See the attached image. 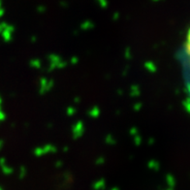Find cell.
Segmentation results:
<instances>
[{"label":"cell","instance_id":"1","mask_svg":"<svg viewBox=\"0 0 190 190\" xmlns=\"http://www.w3.org/2000/svg\"><path fill=\"white\" fill-rule=\"evenodd\" d=\"M176 59L182 66V78L184 80V91L186 96L189 95V30L186 32V38L182 46L176 51Z\"/></svg>","mask_w":190,"mask_h":190},{"label":"cell","instance_id":"2","mask_svg":"<svg viewBox=\"0 0 190 190\" xmlns=\"http://www.w3.org/2000/svg\"><path fill=\"white\" fill-rule=\"evenodd\" d=\"M57 150H57V147L55 145L46 144L43 146L36 147V149H34L33 154L36 157H42L43 155L49 154V153H55V152H57Z\"/></svg>","mask_w":190,"mask_h":190},{"label":"cell","instance_id":"3","mask_svg":"<svg viewBox=\"0 0 190 190\" xmlns=\"http://www.w3.org/2000/svg\"><path fill=\"white\" fill-rule=\"evenodd\" d=\"M55 86V81L52 79H47L45 77L40 79V87H39V94L46 95L49 93Z\"/></svg>","mask_w":190,"mask_h":190},{"label":"cell","instance_id":"4","mask_svg":"<svg viewBox=\"0 0 190 190\" xmlns=\"http://www.w3.org/2000/svg\"><path fill=\"white\" fill-rule=\"evenodd\" d=\"M86 132V126L83 120H78L75 124L72 126V137L74 140H79L83 136Z\"/></svg>","mask_w":190,"mask_h":190},{"label":"cell","instance_id":"5","mask_svg":"<svg viewBox=\"0 0 190 190\" xmlns=\"http://www.w3.org/2000/svg\"><path fill=\"white\" fill-rule=\"evenodd\" d=\"M61 59H63V58L60 55H57L55 54H51L47 56V60H49V68H47V72H52L54 70H55L57 67V64H58Z\"/></svg>","mask_w":190,"mask_h":190},{"label":"cell","instance_id":"6","mask_svg":"<svg viewBox=\"0 0 190 190\" xmlns=\"http://www.w3.org/2000/svg\"><path fill=\"white\" fill-rule=\"evenodd\" d=\"M15 32V26L13 25H7L6 28H5L2 32L1 35L3 37V39L5 42H10L13 40V35Z\"/></svg>","mask_w":190,"mask_h":190},{"label":"cell","instance_id":"7","mask_svg":"<svg viewBox=\"0 0 190 190\" xmlns=\"http://www.w3.org/2000/svg\"><path fill=\"white\" fill-rule=\"evenodd\" d=\"M100 114H101V110L98 106H93L92 108H90L88 110L87 114L91 118H98L100 117Z\"/></svg>","mask_w":190,"mask_h":190},{"label":"cell","instance_id":"8","mask_svg":"<svg viewBox=\"0 0 190 190\" xmlns=\"http://www.w3.org/2000/svg\"><path fill=\"white\" fill-rule=\"evenodd\" d=\"M144 67H145V69L147 71V72H150V73H156L157 72V66L154 62H152V61H146L144 63Z\"/></svg>","mask_w":190,"mask_h":190},{"label":"cell","instance_id":"9","mask_svg":"<svg viewBox=\"0 0 190 190\" xmlns=\"http://www.w3.org/2000/svg\"><path fill=\"white\" fill-rule=\"evenodd\" d=\"M5 158H1V160H0V163H1V167H2V170L4 172V174H6V175H11V174L14 173V169L12 167L8 166L6 163H5Z\"/></svg>","mask_w":190,"mask_h":190},{"label":"cell","instance_id":"10","mask_svg":"<svg viewBox=\"0 0 190 190\" xmlns=\"http://www.w3.org/2000/svg\"><path fill=\"white\" fill-rule=\"evenodd\" d=\"M130 96L131 97H139L141 95V88L138 84H133L131 87H130Z\"/></svg>","mask_w":190,"mask_h":190},{"label":"cell","instance_id":"11","mask_svg":"<svg viewBox=\"0 0 190 190\" xmlns=\"http://www.w3.org/2000/svg\"><path fill=\"white\" fill-rule=\"evenodd\" d=\"M147 167H149L150 170L157 172V171L160 170V163L158 162L156 159H151V160H150L149 162H147Z\"/></svg>","mask_w":190,"mask_h":190},{"label":"cell","instance_id":"12","mask_svg":"<svg viewBox=\"0 0 190 190\" xmlns=\"http://www.w3.org/2000/svg\"><path fill=\"white\" fill-rule=\"evenodd\" d=\"M93 189L94 190H101V189H104L106 187V181H105V179H99V181H96L94 183H93Z\"/></svg>","mask_w":190,"mask_h":190},{"label":"cell","instance_id":"13","mask_svg":"<svg viewBox=\"0 0 190 190\" xmlns=\"http://www.w3.org/2000/svg\"><path fill=\"white\" fill-rule=\"evenodd\" d=\"M104 142H105V144L109 145V146H114L117 144V140H115L113 134H107L106 136H105Z\"/></svg>","mask_w":190,"mask_h":190},{"label":"cell","instance_id":"14","mask_svg":"<svg viewBox=\"0 0 190 190\" xmlns=\"http://www.w3.org/2000/svg\"><path fill=\"white\" fill-rule=\"evenodd\" d=\"M166 181H167V184L169 185V187H172L174 188L176 185V178L174 177L172 174H167L166 175Z\"/></svg>","mask_w":190,"mask_h":190},{"label":"cell","instance_id":"15","mask_svg":"<svg viewBox=\"0 0 190 190\" xmlns=\"http://www.w3.org/2000/svg\"><path fill=\"white\" fill-rule=\"evenodd\" d=\"M29 66L35 69H40L42 67V61L39 58H32L29 61Z\"/></svg>","mask_w":190,"mask_h":190},{"label":"cell","instance_id":"16","mask_svg":"<svg viewBox=\"0 0 190 190\" xmlns=\"http://www.w3.org/2000/svg\"><path fill=\"white\" fill-rule=\"evenodd\" d=\"M94 27V23L90 20H86V22H83L82 24H81V29L84 30V31H87L89 29H92Z\"/></svg>","mask_w":190,"mask_h":190},{"label":"cell","instance_id":"17","mask_svg":"<svg viewBox=\"0 0 190 190\" xmlns=\"http://www.w3.org/2000/svg\"><path fill=\"white\" fill-rule=\"evenodd\" d=\"M182 108L184 109L186 113H189L190 111V101H189V97L186 96V98L182 101Z\"/></svg>","mask_w":190,"mask_h":190},{"label":"cell","instance_id":"18","mask_svg":"<svg viewBox=\"0 0 190 190\" xmlns=\"http://www.w3.org/2000/svg\"><path fill=\"white\" fill-rule=\"evenodd\" d=\"M124 56H125V58L127 60H131L132 59V56H133V55H132L131 47H126L125 51H124Z\"/></svg>","mask_w":190,"mask_h":190},{"label":"cell","instance_id":"19","mask_svg":"<svg viewBox=\"0 0 190 190\" xmlns=\"http://www.w3.org/2000/svg\"><path fill=\"white\" fill-rule=\"evenodd\" d=\"M26 174H27V169L25 168V166H20L19 167V178H23L25 176H26Z\"/></svg>","mask_w":190,"mask_h":190},{"label":"cell","instance_id":"20","mask_svg":"<svg viewBox=\"0 0 190 190\" xmlns=\"http://www.w3.org/2000/svg\"><path fill=\"white\" fill-rule=\"evenodd\" d=\"M133 142H134V144H135L137 146H139L142 144V136H141L140 134L134 136V137H133Z\"/></svg>","mask_w":190,"mask_h":190},{"label":"cell","instance_id":"21","mask_svg":"<svg viewBox=\"0 0 190 190\" xmlns=\"http://www.w3.org/2000/svg\"><path fill=\"white\" fill-rule=\"evenodd\" d=\"M105 162H106V158H105L104 156H100V157H97V159L95 160V165L102 166L105 164Z\"/></svg>","mask_w":190,"mask_h":190},{"label":"cell","instance_id":"22","mask_svg":"<svg viewBox=\"0 0 190 190\" xmlns=\"http://www.w3.org/2000/svg\"><path fill=\"white\" fill-rule=\"evenodd\" d=\"M76 114V109L72 107V106H69L67 109H66V114L68 117H73L74 114Z\"/></svg>","mask_w":190,"mask_h":190},{"label":"cell","instance_id":"23","mask_svg":"<svg viewBox=\"0 0 190 190\" xmlns=\"http://www.w3.org/2000/svg\"><path fill=\"white\" fill-rule=\"evenodd\" d=\"M129 134L132 136V137H134V136H136V135H138V134H140L139 133V129L136 127V126H133V127H131L130 129H129Z\"/></svg>","mask_w":190,"mask_h":190},{"label":"cell","instance_id":"24","mask_svg":"<svg viewBox=\"0 0 190 190\" xmlns=\"http://www.w3.org/2000/svg\"><path fill=\"white\" fill-rule=\"evenodd\" d=\"M142 106H144V105H142V102H137L133 105V110L135 111V112H140V111L142 110Z\"/></svg>","mask_w":190,"mask_h":190},{"label":"cell","instance_id":"25","mask_svg":"<svg viewBox=\"0 0 190 190\" xmlns=\"http://www.w3.org/2000/svg\"><path fill=\"white\" fill-rule=\"evenodd\" d=\"M79 61H80V59H79L78 56H72L71 59H70V63L72 65H77L79 63Z\"/></svg>","mask_w":190,"mask_h":190},{"label":"cell","instance_id":"26","mask_svg":"<svg viewBox=\"0 0 190 190\" xmlns=\"http://www.w3.org/2000/svg\"><path fill=\"white\" fill-rule=\"evenodd\" d=\"M62 166H63V162L61 160H58V161L55 162V167L56 168H61Z\"/></svg>","mask_w":190,"mask_h":190},{"label":"cell","instance_id":"27","mask_svg":"<svg viewBox=\"0 0 190 190\" xmlns=\"http://www.w3.org/2000/svg\"><path fill=\"white\" fill-rule=\"evenodd\" d=\"M81 101H82L81 97L77 96V97H75V98H74V103H76V104H80V103H81Z\"/></svg>","mask_w":190,"mask_h":190},{"label":"cell","instance_id":"28","mask_svg":"<svg viewBox=\"0 0 190 190\" xmlns=\"http://www.w3.org/2000/svg\"><path fill=\"white\" fill-rule=\"evenodd\" d=\"M154 142H155L154 138H150L149 140H147V144H149L150 146H152L154 144Z\"/></svg>","mask_w":190,"mask_h":190},{"label":"cell","instance_id":"29","mask_svg":"<svg viewBox=\"0 0 190 190\" xmlns=\"http://www.w3.org/2000/svg\"><path fill=\"white\" fill-rule=\"evenodd\" d=\"M5 118H6V115H5V114L1 111V109H0V120H4Z\"/></svg>","mask_w":190,"mask_h":190},{"label":"cell","instance_id":"30","mask_svg":"<svg viewBox=\"0 0 190 190\" xmlns=\"http://www.w3.org/2000/svg\"><path fill=\"white\" fill-rule=\"evenodd\" d=\"M128 71H129V67L127 66V67H126V68H125V69L123 70V73H122V76H123V77H125V76H126V75H127V74L129 73Z\"/></svg>","mask_w":190,"mask_h":190},{"label":"cell","instance_id":"31","mask_svg":"<svg viewBox=\"0 0 190 190\" xmlns=\"http://www.w3.org/2000/svg\"><path fill=\"white\" fill-rule=\"evenodd\" d=\"M30 40H31V43H36V42H37V37L36 36H32Z\"/></svg>","mask_w":190,"mask_h":190},{"label":"cell","instance_id":"32","mask_svg":"<svg viewBox=\"0 0 190 190\" xmlns=\"http://www.w3.org/2000/svg\"><path fill=\"white\" fill-rule=\"evenodd\" d=\"M68 150H69V147H68V146H64V147H63V152H67Z\"/></svg>","mask_w":190,"mask_h":190},{"label":"cell","instance_id":"33","mask_svg":"<svg viewBox=\"0 0 190 190\" xmlns=\"http://www.w3.org/2000/svg\"><path fill=\"white\" fill-rule=\"evenodd\" d=\"M118 95H120V96H121V95L123 94V91H122V90H118Z\"/></svg>","mask_w":190,"mask_h":190},{"label":"cell","instance_id":"34","mask_svg":"<svg viewBox=\"0 0 190 190\" xmlns=\"http://www.w3.org/2000/svg\"><path fill=\"white\" fill-rule=\"evenodd\" d=\"M164 190H174V188H172V187H169V188H167V189H164Z\"/></svg>","mask_w":190,"mask_h":190},{"label":"cell","instance_id":"35","mask_svg":"<svg viewBox=\"0 0 190 190\" xmlns=\"http://www.w3.org/2000/svg\"><path fill=\"white\" fill-rule=\"evenodd\" d=\"M112 190H119V189H118V187H114V188H113Z\"/></svg>","mask_w":190,"mask_h":190},{"label":"cell","instance_id":"36","mask_svg":"<svg viewBox=\"0 0 190 190\" xmlns=\"http://www.w3.org/2000/svg\"><path fill=\"white\" fill-rule=\"evenodd\" d=\"M1 103H2V99H1V97H0V106H1Z\"/></svg>","mask_w":190,"mask_h":190}]
</instances>
